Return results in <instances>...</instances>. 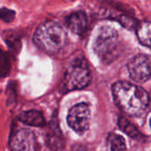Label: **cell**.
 Returning <instances> with one entry per match:
<instances>
[{
  "instance_id": "6da1fadb",
  "label": "cell",
  "mask_w": 151,
  "mask_h": 151,
  "mask_svg": "<svg viewBox=\"0 0 151 151\" xmlns=\"http://www.w3.org/2000/svg\"><path fill=\"white\" fill-rule=\"evenodd\" d=\"M116 105L131 116H141L149 105V94L142 87L125 81H118L112 86Z\"/></svg>"
},
{
  "instance_id": "7a4b0ae2",
  "label": "cell",
  "mask_w": 151,
  "mask_h": 151,
  "mask_svg": "<svg viewBox=\"0 0 151 151\" xmlns=\"http://www.w3.org/2000/svg\"><path fill=\"white\" fill-rule=\"evenodd\" d=\"M68 41L66 29L58 22H45L38 26L33 36V42L43 52L54 54L63 49Z\"/></svg>"
},
{
  "instance_id": "3957f363",
  "label": "cell",
  "mask_w": 151,
  "mask_h": 151,
  "mask_svg": "<svg viewBox=\"0 0 151 151\" xmlns=\"http://www.w3.org/2000/svg\"><path fill=\"white\" fill-rule=\"evenodd\" d=\"M93 51L104 64H110L122 52V44L118 32L112 27H101L93 39Z\"/></svg>"
},
{
  "instance_id": "277c9868",
  "label": "cell",
  "mask_w": 151,
  "mask_h": 151,
  "mask_svg": "<svg viewBox=\"0 0 151 151\" xmlns=\"http://www.w3.org/2000/svg\"><path fill=\"white\" fill-rule=\"evenodd\" d=\"M92 80V73L83 57L75 58L68 66L60 85L63 93L81 90L88 86Z\"/></svg>"
},
{
  "instance_id": "5b68a950",
  "label": "cell",
  "mask_w": 151,
  "mask_h": 151,
  "mask_svg": "<svg viewBox=\"0 0 151 151\" xmlns=\"http://www.w3.org/2000/svg\"><path fill=\"white\" fill-rule=\"evenodd\" d=\"M91 110L88 104L82 102L73 106L68 114L67 122L68 126L78 134L85 133L90 125Z\"/></svg>"
},
{
  "instance_id": "8992f818",
  "label": "cell",
  "mask_w": 151,
  "mask_h": 151,
  "mask_svg": "<svg viewBox=\"0 0 151 151\" xmlns=\"http://www.w3.org/2000/svg\"><path fill=\"white\" fill-rule=\"evenodd\" d=\"M127 69L130 78L136 83H145L151 78V56L147 54H138L132 58Z\"/></svg>"
},
{
  "instance_id": "52a82bcc",
  "label": "cell",
  "mask_w": 151,
  "mask_h": 151,
  "mask_svg": "<svg viewBox=\"0 0 151 151\" xmlns=\"http://www.w3.org/2000/svg\"><path fill=\"white\" fill-rule=\"evenodd\" d=\"M38 144L33 131L22 128L17 130L10 140V151H37Z\"/></svg>"
},
{
  "instance_id": "ba28073f",
  "label": "cell",
  "mask_w": 151,
  "mask_h": 151,
  "mask_svg": "<svg viewBox=\"0 0 151 151\" xmlns=\"http://www.w3.org/2000/svg\"><path fill=\"white\" fill-rule=\"evenodd\" d=\"M66 25L75 34H84L88 25L86 14L82 11H78L69 14L66 18Z\"/></svg>"
},
{
  "instance_id": "9c48e42d",
  "label": "cell",
  "mask_w": 151,
  "mask_h": 151,
  "mask_svg": "<svg viewBox=\"0 0 151 151\" xmlns=\"http://www.w3.org/2000/svg\"><path fill=\"white\" fill-rule=\"evenodd\" d=\"M18 120L24 124L35 127H43L45 125V119L42 112L36 109L22 112L18 116Z\"/></svg>"
},
{
  "instance_id": "30bf717a",
  "label": "cell",
  "mask_w": 151,
  "mask_h": 151,
  "mask_svg": "<svg viewBox=\"0 0 151 151\" xmlns=\"http://www.w3.org/2000/svg\"><path fill=\"white\" fill-rule=\"evenodd\" d=\"M46 144L47 146L54 150L59 151L62 148V139L60 137V132L59 130L58 124L55 120L50 123V132L46 135Z\"/></svg>"
},
{
  "instance_id": "8fae6325",
  "label": "cell",
  "mask_w": 151,
  "mask_h": 151,
  "mask_svg": "<svg viewBox=\"0 0 151 151\" xmlns=\"http://www.w3.org/2000/svg\"><path fill=\"white\" fill-rule=\"evenodd\" d=\"M3 38L14 56L20 53L22 49V37L15 30H6L3 33Z\"/></svg>"
},
{
  "instance_id": "7c38bea8",
  "label": "cell",
  "mask_w": 151,
  "mask_h": 151,
  "mask_svg": "<svg viewBox=\"0 0 151 151\" xmlns=\"http://www.w3.org/2000/svg\"><path fill=\"white\" fill-rule=\"evenodd\" d=\"M136 36L142 45L151 49V22H143L139 23L136 28Z\"/></svg>"
},
{
  "instance_id": "4fadbf2b",
  "label": "cell",
  "mask_w": 151,
  "mask_h": 151,
  "mask_svg": "<svg viewBox=\"0 0 151 151\" xmlns=\"http://www.w3.org/2000/svg\"><path fill=\"white\" fill-rule=\"evenodd\" d=\"M118 126L120 130H122L125 134H127L129 137L135 140H140L143 139V135L140 133V132L132 124L131 122H129L125 117L120 116L118 119Z\"/></svg>"
},
{
  "instance_id": "5bb4252c",
  "label": "cell",
  "mask_w": 151,
  "mask_h": 151,
  "mask_svg": "<svg viewBox=\"0 0 151 151\" xmlns=\"http://www.w3.org/2000/svg\"><path fill=\"white\" fill-rule=\"evenodd\" d=\"M12 68L11 55L0 48V78L8 77Z\"/></svg>"
},
{
  "instance_id": "9a60e30c",
  "label": "cell",
  "mask_w": 151,
  "mask_h": 151,
  "mask_svg": "<svg viewBox=\"0 0 151 151\" xmlns=\"http://www.w3.org/2000/svg\"><path fill=\"white\" fill-rule=\"evenodd\" d=\"M109 151H126V144L124 139L115 133H110L107 138Z\"/></svg>"
},
{
  "instance_id": "2e32d148",
  "label": "cell",
  "mask_w": 151,
  "mask_h": 151,
  "mask_svg": "<svg viewBox=\"0 0 151 151\" xmlns=\"http://www.w3.org/2000/svg\"><path fill=\"white\" fill-rule=\"evenodd\" d=\"M6 105L13 106L17 101V84L15 81H11L8 83L6 87Z\"/></svg>"
},
{
  "instance_id": "e0dca14e",
  "label": "cell",
  "mask_w": 151,
  "mask_h": 151,
  "mask_svg": "<svg viewBox=\"0 0 151 151\" xmlns=\"http://www.w3.org/2000/svg\"><path fill=\"white\" fill-rule=\"evenodd\" d=\"M116 20L124 28L126 29H136L137 26H138V22L137 21L132 18V16L130 15H127V14H122V15H119L117 18H116Z\"/></svg>"
},
{
  "instance_id": "ac0fdd59",
  "label": "cell",
  "mask_w": 151,
  "mask_h": 151,
  "mask_svg": "<svg viewBox=\"0 0 151 151\" xmlns=\"http://www.w3.org/2000/svg\"><path fill=\"white\" fill-rule=\"evenodd\" d=\"M15 11L6 8L1 7L0 8V21L6 23H11L15 19Z\"/></svg>"
},
{
  "instance_id": "d6986e66",
  "label": "cell",
  "mask_w": 151,
  "mask_h": 151,
  "mask_svg": "<svg viewBox=\"0 0 151 151\" xmlns=\"http://www.w3.org/2000/svg\"><path fill=\"white\" fill-rule=\"evenodd\" d=\"M149 105H150V108H151V92H150V94H149Z\"/></svg>"
},
{
  "instance_id": "ffe728a7",
  "label": "cell",
  "mask_w": 151,
  "mask_h": 151,
  "mask_svg": "<svg viewBox=\"0 0 151 151\" xmlns=\"http://www.w3.org/2000/svg\"><path fill=\"white\" fill-rule=\"evenodd\" d=\"M149 123H150V127H151V118H150V122Z\"/></svg>"
}]
</instances>
